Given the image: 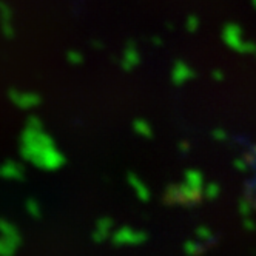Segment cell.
Instances as JSON below:
<instances>
[{
    "mask_svg": "<svg viewBox=\"0 0 256 256\" xmlns=\"http://www.w3.org/2000/svg\"><path fill=\"white\" fill-rule=\"evenodd\" d=\"M20 153L24 159L45 170L59 168L64 164V156L56 150L52 139L42 132V128H26L22 134Z\"/></svg>",
    "mask_w": 256,
    "mask_h": 256,
    "instance_id": "6da1fadb",
    "label": "cell"
},
{
    "mask_svg": "<svg viewBox=\"0 0 256 256\" xmlns=\"http://www.w3.org/2000/svg\"><path fill=\"white\" fill-rule=\"evenodd\" d=\"M221 38L224 40V44L232 48L233 51L238 52H250L256 56V44L250 42V40H242V28L240 24L234 22H228L222 26V32Z\"/></svg>",
    "mask_w": 256,
    "mask_h": 256,
    "instance_id": "7a4b0ae2",
    "label": "cell"
},
{
    "mask_svg": "<svg viewBox=\"0 0 256 256\" xmlns=\"http://www.w3.org/2000/svg\"><path fill=\"white\" fill-rule=\"evenodd\" d=\"M2 230H4V241H2V256H11L17 246L20 244V236L17 228L6 221H2Z\"/></svg>",
    "mask_w": 256,
    "mask_h": 256,
    "instance_id": "3957f363",
    "label": "cell"
},
{
    "mask_svg": "<svg viewBox=\"0 0 256 256\" xmlns=\"http://www.w3.org/2000/svg\"><path fill=\"white\" fill-rule=\"evenodd\" d=\"M140 62V54L138 51V45L134 40H126L125 46H124V54H122V60H120V66L125 71H132L136 65H139Z\"/></svg>",
    "mask_w": 256,
    "mask_h": 256,
    "instance_id": "277c9868",
    "label": "cell"
},
{
    "mask_svg": "<svg viewBox=\"0 0 256 256\" xmlns=\"http://www.w3.org/2000/svg\"><path fill=\"white\" fill-rule=\"evenodd\" d=\"M145 240H147V234H145V233H142V232H134V230L128 228V227L120 228V230H119L118 233H114V236H113V242H114L116 246H120V244H132V246H134V244L144 242Z\"/></svg>",
    "mask_w": 256,
    "mask_h": 256,
    "instance_id": "5b68a950",
    "label": "cell"
},
{
    "mask_svg": "<svg viewBox=\"0 0 256 256\" xmlns=\"http://www.w3.org/2000/svg\"><path fill=\"white\" fill-rule=\"evenodd\" d=\"M196 76V72L184 62V60H176L172 70V80L174 85H182L184 82L193 79Z\"/></svg>",
    "mask_w": 256,
    "mask_h": 256,
    "instance_id": "8992f818",
    "label": "cell"
},
{
    "mask_svg": "<svg viewBox=\"0 0 256 256\" xmlns=\"http://www.w3.org/2000/svg\"><path fill=\"white\" fill-rule=\"evenodd\" d=\"M8 96L10 99L20 108H31L36 106L38 104H40V98L39 94H34V93H19L17 90H10L8 91Z\"/></svg>",
    "mask_w": 256,
    "mask_h": 256,
    "instance_id": "52a82bcc",
    "label": "cell"
},
{
    "mask_svg": "<svg viewBox=\"0 0 256 256\" xmlns=\"http://www.w3.org/2000/svg\"><path fill=\"white\" fill-rule=\"evenodd\" d=\"M2 174L8 179H24V168L14 160H6L2 168Z\"/></svg>",
    "mask_w": 256,
    "mask_h": 256,
    "instance_id": "ba28073f",
    "label": "cell"
},
{
    "mask_svg": "<svg viewBox=\"0 0 256 256\" xmlns=\"http://www.w3.org/2000/svg\"><path fill=\"white\" fill-rule=\"evenodd\" d=\"M128 180H130L132 187L134 188V192H136V194L139 196L140 200H148L150 199V193H148L147 187L142 184V180L134 173H128Z\"/></svg>",
    "mask_w": 256,
    "mask_h": 256,
    "instance_id": "9c48e42d",
    "label": "cell"
},
{
    "mask_svg": "<svg viewBox=\"0 0 256 256\" xmlns=\"http://www.w3.org/2000/svg\"><path fill=\"white\" fill-rule=\"evenodd\" d=\"M11 17H12V11L6 4H2V22H4V34L6 39L14 38V28L11 24Z\"/></svg>",
    "mask_w": 256,
    "mask_h": 256,
    "instance_id": "30bf717a",
    "label": "cell"
},
{
    "mask_svg": "<svg viewBox=\"0 0 256 256\" xmlns=\"http://www.w3.org/2000/svg\"><path fill=\"white\" fill-rule=\"evenodd\" d=\"M186 184L194 190H202V174L196 170L186 172Z\"/></svg>",
    "mask_w": 256,
    "mask_h": 256,
    "instance_id": "8fae6325",
    "label": "cell"
},
{
    "mask_svg": "<svg viewBox=\"0 0 256 256\" xmlns=\"http://www.w3.org/2000/svg\"><path fill=\"white\" fill-rule=\"evenodd\" d=\"M110 228H112V219H106V218L100 219V221L98 222V230L93 234L94 241H104L105 238L108 236Z\"/></svg>",
    "mask_w": 256,
    "mask_h": 256,
    "instance_id": "7c38bea8",
    "label": "cell"
},
{
    "mask_svg": "<svg viewBox=\"0 0 256 256\" xmlns=\"http://www.w3.org/2000/svg\"><path fill=\"white\" fill-rule=\"evenodd\" d=\"M134 130L140 134V136H145V138H150L152 136V128L150 125L145 122V120H134Z\"/></svg>",
    "mask_w": 256,
    "mask_h": 256,
    "instance_id": "4fadbf2b",
    "label": "cell"
},
{
    "mask_svg": "<svg viewBox=\"0 0 256 256\" xmlns=\"http://www.w3.org/2000/svg\"><path fill=\"white\" fill-rule=\"evenodd\" d=\"M66 60L71 65H80L84 62V56H82V52L78 51V50H70L66 52Z\"/></svg>",
    "mask_w": 256,
    "mask_h": 256,
    "instance_id": "5bb4252c",
    "label": "cell"
},
{
    "mask_svg": "<svg viewBox=\"0 0 256 256\" xmlns=\"http://www.w3.org/2000/svg\"><path fill=\"white\" fill-rule=\"evenodd\" d=\"M186 28L188 32H196L199 28V17L194 14H190L187 19H186Z\"/></svg>",
    "mask_w": 256,
    "mask_h": 256,
    "instance_id": "9a60e30c",
    "label": "cell"
},
{
    "mask_svg": "<svg viewBox=\"0 0 256 256\" xmlns=\"http://www.w3.org/2000/svg\"><path fill=\"white\" fill-rule=\"evenodd\" d=\"M26 210L31 216L34 218H40V208H39V204H38V200H34V199H28L26 200Z\"/></svg>",
    "mask_w": 256,
    "mask_h": 256,
    "instance_id": "2e32d148",
    "label": "cell"
},
{
    "mask_svg": "<svg viewBox=\"0 0 256 256\" xmlns=\"http://www.w3.org/2000/svg\"><path fill=\"white\" fill-rule=\"evenodd\" d=\"M204 194H206V198H208V199L218 198V194H219V186H218V184H210V186H207Z\"/></svg>",
    "mask_w": 256,
    "mask_h": 256,
    "instance_id": "e0dca14e",
    "label": "cell"
},
{
    "mask_svg": "<svg viewBox=\"0 0 256 256\" xmlns=\"http://www.w3.org/2000/svg\"><path fill=\"white\" fill-rule=\"evenodd\" d=\"M186 252L188 253V254H198V253H200V247L199 246H196L194 242H192V241H188L187 244H186Z\"/></svg>",
    "mask_w": 256,
    "mask_h": 256,
    "instance_id": "ac0fdd59",
    "label": "cell"
},
{
    "mask_svg": "<svg viewBox=\"0 0 256 256\" xmlns=\"http://www.w3.org/2000/svg\"><path fill=\"white\" fill-rule=\"evenodd\" d=\"M196 234L200 238V240H210V238H212V232L207 227H199L196 230Z\"/></svg>",
    "mask_w": 256,
    "mask_h": 256,
    "instance_id": "d6986e66",
    "label": "cell"
},
{
    "mask_svg": "<svg viewBox=\"0 0 256 256\" xmlns=\"http://www.w3.org/2000/svg\"><path fill=\"white\" fill-rule=\"evenodd\" d=\"M213 138L218 139V140H224V139H227V134H226L224 130H219V128H216V130L213 132Z\"/></svg>",
    "mask_w": 256,
    "mask_h": 256,
    "instance_id": "ffe728a7",
    "label": "cell"
},
{
    "mask_svg": "<svg viewBox=\"0 0 256 256\" xmlns=\"http://www.w3.org/2000/svg\"><path fill=\"white\" fill-rule=\"evenodd\" d=\"M240 208H241V213H242L244 216H247V214L250 213V202L246 204V199H242L241 202H240Z\"/></svg>",
    "mask_w": 256,
    "mask_h": 256,
    "instance_id": "44dd1931",
    "label": "cell"
},
{
    "mask_svg": "<svg viewBox=\"0 0 256 256\" xmlns=\"http://www.w3.org/2000/svg\"><path fill=\"white\" fill-rule=\"evenodd\" d=\"M234 167L240 172H246L247 170V162H242L241 159H236L234 160Z\"/></svg>",
    "mask_w": 256,
    "mask_h": 256,
    "instance_id": "7402d4cb",
    "label": "cell"
},
{
    "mask_svg": "<svg viewBox=\"0 0 256 256\" xmlns=\"http://www.w3.org/2000/svg\"><path fill=\"white\" fill-rule=\"evenodd\" d=\"M213 78H214L216 80H222V79H224V74H222V72L219 71V70H214V71H213Z\"/></svg>",
    "mask_w": 256,
    "mask_h": 256,
    "instance_id": "603a6c76",
    "label": "cell"
},
{
    "mask_svg": "<svg viewBox=\"0 0 256 256\" xmlns=\"http://www.w3.org/2000/svg\"><path fill=\"white\" fill-rule=\"evenodd\" d=\"M244 226H246L248 230H254V224L252 222V219H250V218H248V219H247V218L244 219Z\"/></svg>",
    "mask_w": 256,
    "mask_h": 256,
    "instance_id": "cb8c5ba5",
    "label": "cell"
},
{
    "mask_svg": "<svg viewBox=\"0 0 256 256\" xmlns=\"http://www.w3.org/2000/svg\"><path fill=\"white\" fill-rule=\"evenodd\" d=\"M179 148H180V152H188V144H187V142H186V144H184V142H180V144H179Z\"/></svg>",
    "mask_w": 256,
    "mask_h": 256,
    "instance_id": "d4e9b609",
    "label": "cell"
},
{
    "mask_svg": "<svg viewBox=\"0 0 256 256\" xmlns=\"http://www.w3.org/2000/svg\"><path fill=\"white\" fill-rule=\"evenodd\" d=\"M152 42H153L154 45H162V40H160V39L158 38V36H154V38L152 39Z\"/></svg>",
    "mask_w": 256,
    "mask_h": 256,
    "instance_id": "484cf974",
    "label": "cell"
},
{
    "mask_svg": "<svg viewBox=\"0 0 256 256\" xmlns=\"http://www.w3.org/2000/svg\"><path fill=\"white\" fill-rule=\"evenodd\" d=\"M250 2H252V6L256 10V0H250Z\"/></svg>",
    "mask_w": 256,
    "mask_h": 256,
    "instance_id": "4316f807",
    "label": "cell"
}]
</instances>
